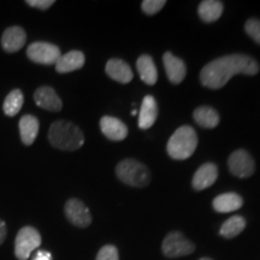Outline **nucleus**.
Segmentation results:
<instances>
[{
    "mask_svg": "<svg viewBox=\"0 0 260 260\" xmlns=\"http://www.w3.org/2000/svg\"><path fill=\"white\" fill-rule=\"evenodd\" d=\"M65 216L74 225L86 228L92 223V216L88 207L81 200L70 199L65 204Z\"/></svg>",
    "mask_w": 260,
    "mask_h": 260,
    "instance_id": "1a4fd4ad",
    "label": "nucleus"
},
{
    "mask_svg": "<svg viewBox=\"0 0 260 260\" xmlns=\"http://www.w3.org/2000/svg\"><path fill=\"white\" fill-rule=\"evenodd\" d=\"M86 58L81 51H70L61 54L56 63V70L59 74H68L71 71L79 70L84 65Z\"/></svg>",
    "mask_w": 260,
    "mask_h": 260,
    "instance_id": "f3484780",
    "label": "nucleus"
},
{
    "mask_svg": "<svg viewBox=\"0 0 260 260\" xmlns=\"http://www.w3.org/2000/svg\"><path fill=\"white\" fill-rule=\"evenodd\" d=\"M195 122L206 129L216 128L219 124V115L210 106H200L193 113Z\"/></svg>",
    "mask_w": 260,
    "mask_h": 260,
    "instance_id": "4be33fe9",
    "label": "nucleus"
},
{
    "mask_svg": "<svg viewBox=\"0 0 260 260\" xmlns=\"http://www.w3.org/2000/svg\"><path fill=\"white\" fill-rule=\"evenodd\" d=\"M118 180L130 187L144 188L151 181L148 168L135 159H124L116 168Z\"/></svg>",
    "mask_w": 260,
    "mask_h": 260,
    "instance_id": "20e7f679",
    "label": "nucleus"
},
{
    "mask_svg": "<svg viewBox=\"0 0 260 260\" xmlns=\"http://www.w3.org/2000/svg\"><path fill=\"white\" fill-rule=\"evenodd\" d=\"M23 102L24 96L21 89L11 90L4 100V105H3L4 113L9 117L16 116L21 111L22 106H23Z\"/></svg>",
    "mask_w": 260,
    "mask_h": 260,
    "instance_id": "5701e85b",
    "label": "nucleus"
},
{
    "mask_svg": "<svg viewBox=\"0 0 260 260\" xmlns=\"http://www.w3.org/2000/svg\"><path fill=\"white\" fill-rule=\"evenodd\" d=\"M162 63H164L168 79L171 83L180 84L184 80L187 75V68L183 60L174 56L171 52H165L162 56Z\"/></svg>",
    "mask_w": 260,
    "mask_h": 260,
    "instance_id": "9b49d317",
    "label": "nucleus"
},
{
    "mask_svg": "<svg viewBox=\"0 0 260 260\" xmlns=\"http://www.w3.org/2000/svg\"><path fill=\"white\" fill-rule=\"evenodd\" d=\"M25 41H27V34L24 29L18 25H12L6 29L3 34L2 46L8 53H15L24 46Z\"/></svg>",
    "mask_w": 260,
    "mask_h": 260,
    "instance_id": "f8f14e48",
    "label": "nucleus"
},
{
    "mask_svg": "<svg viewBox=\"0 0 260 260\" xmlns=\"http://www.w3.org/2000/svg\"><path fill=\"white\" fill-rule=\"evenodd\" d=\"M199 17L206 23L217 21L223 14V3L218 0H204L198 8Z\"/></svg>",
    "mask_w": 260,
    "mask_h": 260,
    "instance_id": "412c9836",
    "label": "nucleus"
},
{
    "mask_svg": "<svg viewBox=\"0 0 260 260\" xmlns=\"http://www.w3.org/2000/svg\"><path fill=\"white\" fill-rule=\"evenodd\" d=\"M158 117V105L152 95H146L139 113L140 129H148L154 124Z\"/></svg>",
    "mask_w": 260,
    "mask_h": 260,
    "instance_id": "dca6fc26",
    "label": "nucleus"
},
{
    "mask_svg": "<svg viewBox=\"0 0 260 260\" xmlns=\"http://www.w3.org/2000/svg\"><path fill=\"white\" fill-rule=\"evenodd\" d=\"M161 248L162 253L168 258H178V256H184L193 253L195 246L183 236V234L172 232L168 234L164 239Z\"/></svg>",
    "mask_w": 260,
    "mask_h": 260,
    "instance_id": "0eeeda50",
    "label": "nucleus"
},
{
    "mask_svg": "<svg viewBox=\"0 0 260 260\" xmlns=\"http://www.w3.org/2000/svg\"><path fill=\"white\" fill-rule=\"evenodd\" d=\"M34 100L39 107L46 110V111L58 112L63 107V103L56 90L48 86L39 87L34 93Z\"/></svg>",
    "mask_w": 260,
    "mask_h": 260,
    "instance_id": "9d476101",
    "label": "nucleus"
},
{
    "mask_svg": "<svg viewBox=\"0 0 260 260\" xmlns=\"http://www.w3.org/2000/svg\"><path fill=\"white\" fill-rule=\"evenodd\" d=\"M218 177V169L213 162H205L198 169L193 177V188L204 190L212 186Z\"/></svg>",
    "mask_w": 260,
    "mask_h": 260,
    "instance_id": "4468645a",
    "label": "nucleus"
},
{
    "mask_svg": "<svg viewBox=\"0 0 260 260\" xmlns=\"http://www.w3.org/2000/svg\"><path fill=\"white\" fill-rule=\"evenodd\" d=\"M48 141L61 151H76L84 144L83 133L77 125L68 121L52 123L48 130Z\"/></svg>",
    "mask_w": 260,
    "mask_h": 260,
    "instance_id": "f03ea898",
    "label": "nucleus"
},
{
    "mask_svg": "<svg viewBox=\"0 0 260 260\" xmlns=\"http://www.w3.org/2000/svg\"><path fill=\"white\" fill-rule=\"evenodd\" d=\"M41 245V236L35 228L24 226L19 230L15 241V254L18 260H27Z\"/></svg>",
    "mask_w": 260,
    "mask_h": 260,
    "instance_id": "39448f33",
    "label": "nucleus"
},
{
    "mask_svg": "<svg viewBox=\"0 0 260 260\" xmlns=\"http://www.w3.org/2000/svg\"><path fill=\"white\" fill-rule=\"evenodd\" d=\"M200 260H212V259H210V258H203V259H200Z\"/></svg>",
    "mask_w": 260,
    "mask_h": 260,
    "instance_id": "2f4dec72",
    "label": "nucleus"
},
{
    "mask_svg": "<svg viewBox=\"0 0 260 260\" xmlns=\"http://www.w3.org/2000/svg\"><path fill=\"white\" fill-rule=\"evenodd\" d=\"M6 234H8V229H6V224L4 220L0 219V245L5 241Z\"/></svg>",
    "mask_w": 260,
    "mask_h": 260,
    "instance_id": "c756f323",
    "label": "nucleus"
},
{
    "mask_svg": "<svg viewBox=\"0 0 260 260\" xmlns=\"http://www.w3.org/2000/svg\"><path fill=\"white\" fill-rule=\"evenodd\" d=\"M96 260H119L118 251L112 245L104 246L99 251V253H98Z\"/></svg>",
    "mask_w": 260,
    "mask_h": 260,
    "instance_id": "bb28decb",
    "label": "nucleus"
},
{
    "mask_svg": "<svg viewBox=\"0 0 260 260\" xmlns=\"http://www.w3.org/2000/svg\"><path fill=\"white\" fill-rule=\"evenodd\" d=\"M259 73V64L246 54H230L217 58L205 65L200 73L203 86L211 89H219L229 82L235 75L254 76Z\"/></svg>",
    "mask_w": 260,
    "mask_h": 260,
    "instance_id": "f257e3e1",
    "label": "nucleus"
},
{
    "mask_svg": "<svg viewBox=\"0 0 260 260\" xmlns=\"http://www.w3.org/2000/svg\"><path fill=\"white\" fill-rule=\"evenodd\" d=\"M106 74L112 80L119 83H129L134 77L132 68L124 60L118 59V58H112L106 63L105 68Z\"/></svg>",
    "mask_w": 260,
    "mask_h": 260,
    "instance_id": "2eb2a0df",
    "label": "nucleus"
},
{
    "mask_svg": "<svg viewBox=\"0 0 260 260\" xmlns=\"http://www.w3.org/2000/svg\"><path fill=\"white\" fill-rule=\"evenodd\" d=\"M32 260H52V255L50 252L39 251L34 258H32Z\"/></svg>",
    "mask_w": 260,
    "mask_h": 260,
    "instance_id": "c85d7f7f",
    "label": "nucleus"
},
{
    "mask_svg": "<svg viewBox=\"0 0 260 260\" xmlns=\"http://www.w3.org/2000/svg\"><path fill=\"white\" fill-rule=\"evenodd\" d=\"M100 129L103 134L112 141H122L128 136V128L124 123L111 116H104L100 119Z\"/></svg>",
    "mask_w": 260,
    "mask_h": 260,
    "instance_id": "ddd939ff",
    "label": "nucleus"
},
{
    "mask_svg": "<svg viewBox=\"0 0 260 260\" xmlns=\"http://www.w3.org/2000/svg\"><path fill=\"white\" fill-rule=\"evenodd\" d=\"M27 56L29 59L37 64L56 65L61 54L59 47L56 46V45L39 41L32 42L31 45H29L27 50Z\"/></svg>",
    "mask_w": 260,
    "mask_h": 260,
    "instance_id": "423d86ee",
    "label": "nucleus"
},
{
    "mask_svg": "<svg viewBox=\"0 0 260 260\" xmlns=\"http://www.w3.org/2000/svg\"><path fill=\"white\" fill-rule=\"evenodd\" d=\"M25 4H28L29 6H31V8H35V9L47 10L54 4V2L53 0H27Z\"/></svg>",
    "mask_w": 260,
    "mask_h": 260,
    "instance_id": "cd10ccee",
    "label": "nucleus"
},
{
    "mask_svg": "<svg viewBox=\"0 0 260 260\" xmlns=\"http://www.w3.org/2000/svg\"><path fill=\"white\" fill-rule=\"evenodd\" d=\"M213 209L217 212L228 213L234 212V211L239 210L243 205L242 198L236 193H224L214 198L213 200Z\"/></svg>",
    "mask_w": 260,
    "mask_h": 260,
    "instance_id": "aec40b11",
    "label": "nucleus"
},
{
    "mask_svg": "<svg viewBox=\"0 0 260 260\" xmlns=\"http://www.w3.org/2000/svg\"><path fill=\"white\" fill-rule=\"evenodd\" d=\"M165 4H167L165 0H145V2H142L141 8L146 15L152 16L160 11Z\"/></svg>",
    "mask_w": 260,
    "mask_h": 260,
    "instance_id": "a878e982",
    "label": "nucleus"
},
{
    "mask_svg": "<svg viewBox=\"0 0 260 260\" xmlns=\"http://www.w3.org/2000/svg\"><path fill=\"white\" fill-rule=\"evenodd\" d=\"M246 228V220L241 216H234L223 223L219 234L226 239H233L241 234Z\"/></svg>",
    "mask_w": 260,
    "mask_h": 260,
    "instance_id": "b1692460",
    "label": "nucleus"
},
{
    "mask_svg": "<svg viewBox=\"0 0 260 260\" xmlns=\"http://www.w3.org/2000/svg\"><path fill=\"white\" fill-rule=\"evenodd\" d=\"M228 165H229V170L234 176L240 178L252 176L255 171V162L246 149H237L230 154Z\"/></svg>",
    "mask_w": 260,
    "mask_h": 260,
    "instance_id": "6e6552de",
    "label": "nucleus"
},
{
    "mask_svg": "<svg viewBox=\"0 0 260 260\" xmlns=\"http://www.w3.org/2000/svg\"><path fill=\"white\" fill-rule=\"evenodd\" d=\"M132 115H133V116H135V115H136V110H133V111H132Z\"/></svg>",
    "mask_w": 260,
    "mask_h": 260,
    "instance_id": "7c9ffc66",
    "label": "nucleus"
},
{
    "mask_svg": "<svg viewBox=\"0 0 260 260\" xmlns=\"http://www.w3.org/2000/svg\"><path fill=\"white\" fill-rule=\"evenodd\" d=\"M136 68H138L139 75L141 80L148 86H153L158 80V71L155 64L151 56L148 54H142L136 60Z\"/></svg>",
    "mask_w": 260,
    "mask_h": 260,
    "instance_id": "6ab92c4d",
    "label": "nucleus"
},
{
    "mask_svg": "<svg viewBox=\"0 0 260 260\" xmlns=\"http://www.w3.org/2000/svg\"><path fill=\"white\" fill-rule=\"evenodd\" d=\"M245 30L249 38L260 45V19L251 18L246 22Z\"/></svg>",
    "mask_w": 260,
    "mask_h": 260,
    "instance_id": "393cba45",
    "label": "nucleus"
},
{
    "mask_svg": "<svg viewBox=\"0 0 260 260\" xmlns=\"http://www.w3.org/2000/svg\"><path fill=\"white\" fill-rule=\"evenodd\" d=\"M18 128L22 142L27 146L34 144V141L37 140V136L39 134V128H40L37 117L31 115L23 116L19 119Z\"/></svg>",
    "mask_w": 260,
    "mask_h": 260,
    "instance_id": "a211bd4d",
    "label": "nucleus"
},
{
    "mask_svg": "<svg viewBox=\"0 0 260 260\" xmlns=\"http://www.w3.org/2000/svg\"><path fill=\"white\" fill-rule=\"evenodd\" d=\"M198 146V135L189 125L178 128L169 140L167 149L172 159L184 160L194 153Z\"/></svg>",
    "mask_w": 260,
    "mask_h": 260,
    "instance_id": "7ed1b4c3",
    "label": "nucleus"
}]
</instances>
